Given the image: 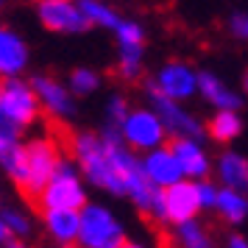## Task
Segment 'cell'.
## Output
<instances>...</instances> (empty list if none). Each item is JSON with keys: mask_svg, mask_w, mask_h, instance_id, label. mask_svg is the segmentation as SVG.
Instances as JSON below:
<instances>
[{"mask_svg": "<svg viewBox=\"0 0 248 248\" xmlns=\"http://www.w3.org/2000/svg\"><path fill=\"white\" fill-rule=\"evenodd\" d=\"M120 140L123 145L131 151H154V148H162L165 145V128L159 123V117L151 109H131L128 117L120 123Z\"/></svg>", "mask_w": 248, "mask_h": 248, "instance_id": "cell-6", "label": "cell"}, {"mask_svg": "<svg viewBox=\"0 0 248 248\" xmlns=\"http://www.w3.org/2000/svg\"><path fill=\"white\" fill-rule=\"evenodd\" d=\"M120 248H145V246H140V243H128V240H125V243H123Z\"/></svg>", "mask_w": 248, "mask_h": 248, "instance_id": "cell-32", "label": "cell"}, {"mask_svg": "<svg viewBox=\"0 0 248 248\" xmlns=\"http://www.w3.org/2000/svg\"><path fill=\"white\" fill-rule=\"evenodd\" d=\"M217 176L226 190L248 195V156L237 154V151H223L217 159Z\"/></svg>", "mask_w": 248, "mask_h": 248, "instance_id": "cell-16", "label": "cell"}, {"mask_svg": "<svg viewBox=\"0 0 248 248\" xmlns=\"http://www.w3.org/2000/svg\"><path fill=\"white\" fill-rule=\"evenodd\" d=\"M246 92H248V70H246Z\"/></svg>", "mask_w": 248, "mask_h": 248, "instance_id": "cell-33", "label": "cell"}, {"mask_svg": "<svg viewBox=\"0 0 248 248\" xmlns=\"http://www.w3.org/2000/svg\"><path fill=\"white\" fill-rule=\"evenodd\" d=\"M226 248H248V240L243 234H229L226 240Z\"/></svg>", "mask_w": 248, "mask_h": 248, "instance_id": "cell-29", "label": "cell"}, {"mask_svg": "<svg viewBox=\"0 0 248 248\" xmlns=\"http://www.w3.org/2000/svg\"><path fill=\"white\" fill-rule=\"evenodd\" d=\"M151 101H154L151 112L159 117L165 134H173V140H198V137H203V125L187 109H181L179 103L159 98V95H151Z\"/></svg>", "mask_w": 248, "mask_h": 248, "instance_id": "cell-9", "label": "cell"}, {"mask_svg": "<svg viewBox=\"0 0 248 248\" xmlns=\"http://www.w3.org/2000/svg\"><path fill=\"white\" fill-rule=\"evenodd\" d=\"M101 87V76L92 67H76L70 73V95H92Z\"/></svg>", "mask_w": 248, "mask_h": 248, "instance_id": "cell-24", "label": "cell"}, {"mask_svg": "<svg viewBox=\"0 0 248 248\" xmlns=\"http://www.w3.org/2000/svg\"><path fill=\"white\" fill-rule=\"evenodd\" d=\"M215 212L223 217L226 223L240 226L248 220V195H240L234 190H217V201H215Z\"/></svg>", "mask_w": 248, "mask_h": 248, "instance_id": "cell-18", "label": "cell"}, {"mask_svg": "<svg viewBox=\"0 0 248 248\" xmlns=\"http://www.w3.org/2000/svg\"><path fill=\"white\" fill-rule=\"evenodd\" d=\"M73 156H76V165L81 168V173L90 179V184H95L98 190L112 192V195H125V187L120 176L114 173L112 162L103 151V142L98 134H90V131H81V134L73 137Z\"/></svg>", "mask_w": 248, "mask_h": 248, "instance_id": "cell-2", "label": "cell"}, {"mask_svg": "<svg viewBox=\"0 0 248 248\" xmlns=\"http://www.w3.org/2000/svg\"><path fill=\"white\" fill-rule=\"evenodd\" d=\"M114 34H117V45H145V28L134 20H120Z\"/></svg>", "mask_w": 248, "mask_h": 248, "instance_id": "cell-25", "label": "cell"}, {"mask_svg": "<svg viewBox=\"0 0 248 248\" xmlns=\"http://www.w3.org/2000/svg\"><path fill=\"white\" fill-rule=\"evenodd\" d=\"M39 101H36L31 84L23 78H9L0 84V112L14 128H28L39 120Z\"/></svg>", "mask_w": 248, "mask_h": 248, "instance_id": "cell-5", "label": "cell"}, {"mask_svg": "<svg viewBox=\"0 0 248 248\" xmlns=\"http://www.w3.org/2000/svg\"><path fill=\"white\" fill-rule=\"evenodd\" d=\"M140 168H142V173H145V179L151 181L154 187H159V190H168V187H173V184L184 181V176H181V170H179V162H176V156L170 154L168 142H165L162 148L148 151L145 156L140 159Z\"/></svg>", "mask_w": 248, "mask_h": 248, "instance_id": "cell-10", "label": "cell"}, {"mask_svg": "<svg viewBox=\"0 0 248 248\" xmlns=\"http://www.w3.org/2000/svg\"><path fill=\"white\" fill-rule=\"evenodd\" d=\"M81 14H84V20L90 25H101V28H117L120 25V17L114 9H109L106 3H98V0H81L78 3Z\"/></svg>", "mask_w": 248, "mask_h": 248, "instance_id": "cell-21", "label": "cell"}, {"mask_svg": "<svg viewBox=\"0 0 248 248\" xmlns=\"http://www.w3.org/2000/svg\"><path fill=\"white\" fill-rule=\"evenodd\" d=\"M0 220L6 226L9 237L25 240V237L31 234V217H28L23 209H17V206H3V209H0Z\"/></svg>", "mask_w": 248, "mask_h": 248, "instance_id": "cell-23", "label": "cell"}, {"mask_svg": "<svg viewBox=\"0 0 248 248\" xmlns=\"http://www.w3.org/2000/svg\"><path fill=\"white\" fill-rule=\"evenodd\" d=\"M28 67V45L12 28H0V78H17Z\"/></svg>", "mask_w": 248, "mask_h": 248, "instance_id": "cell-14", "label": "cell"}, {"mask_svg": "<svg viewBox=\"0 0 248 248\" xmlns=\"http://www.w3.org/2000/svg\"><path fill=\"white\" fill-rule=\"evenodd\" d=\"M31 90H34L39 106H45L53 117H73L76 114V101L62 81L50 78V76H34Z\"/></svg>", "mask_w": 248, "mask_h": 248, "instance_id": "cell-12", "label": "cell"}, {"mask_svg": "<svg viewBox=\"0 0 248 248\" xmlns=\"http://www.w3.org/2000/svg\"><path fill=\"white\" fill-rule=\"evenodd\" d=\"M59 159H62L59 145L50 137H34L25 145V181H23V187H20V195H25L28 203L36 206L39 195L45 190V184L56 173Z\"/></svg>", "mask_w": 248, "mask_h": 248, "instance_id": "cell-4", "label": "cell"}, {"mask_svg": "<svg viewBox=\"0 0 248 248\" xmlns=\"http://www.w3.org/2000/svg\"><path fill=\"white\" fill-rule=\"evenodd\" d=\"M128 112H131V106H128V101H125L123 95H112L109 98V103H106V117H109L112 128H120V123L128 117Z\"/></svg>", "mask_w": 248, "mask_h": 248, "instance_id": "cell-26", "label": "cell"}, {"mask_svg": "<svg viewBox=\"0 0 248 248\" xmlns=\"http://www.w3.org/2000/svg\"><path fill=\"white\" fill-rule=\"evenodd\" d=\"M47 234L56 240L59 246L73 248L78 240V212H42Z\"/></svg>", "mask_w": 248, "mask_h": 248, "instance_id": "cell-17", "label": "cell"}, {"mask_svg": "<svg viewBox=\"0 0 248 248\" xmlns=\"http://www.w3.org/2000/svg\"><path fill=\"white\" fill-rule=\"evenodd\" d=\"M173 234H176V246L179 248H215L209 232H206L198 220H190V223L176 226Z\"/></svg>", "mask_w": 248, "mask_h": 248, "instance_id": "cell-20", "label": "cell"}, {"mask_svg": "<svg viewBox=\"0 0 248 248\" xmlns=\"http://www.w3.org/2000/svg\"><path fill=\"white\" fill-rule=\"evenodd\" d=\"M120 47V59L117 67L123 78H137L142 70V59H145V45H117Z\"/></svg>", "mask_w": 248, "mask_h": 248, "instance_id": "cell-22", "label": "cell"}, {"mask_svg": "<svg viewBox=\"0 0 248 248\" xmlns=\"http://www.w3.org/2000/svg\"><path fill=\"white\" fill-rule=\"evenodd\" d=\"M148 92L168 98L173 103H181L198 92V73L187 62H168L159 67L156 78L148 84Z\"/></svg>", "mask_w": 248, "mask_h": 248, "instance_id": "cell-7", "label": "cell"}, {"mask_svg": "<svg viewBox=\"0 0 248 248\" xmlns=\"http://www.w3.org/2000/svg\"><path fill=\"white\" fill-rule=\"evenodd\" d=\"M206 131H209L215 142H232V140L243 134V117L237 112H215Z\"/></svg>", "mask_w": 248, "mask_h": 248, "instance_id": "cell-19", "label": "cell"}, {"mask_svg": "<svg viewBox=\"0 0 248 248\" xmlns=\"http://www.w3.org/2000/svg\"><path fill=\"white\" fill-rule=\"evenodd\" d=\"M198 198H195V181H179L165 190V220L173 226L190 223L198 215Z\"/></svg>", "mask_w": 248, "mask_h": 248, "instance_id": "cell-13", "label": "cell"}, {"mask_svg": "<svg viewBox=\"0 0 248 248\" xmlns=\"http://www.w3.org/2000/svg\"><path fill=\"white\" fill-rule=\"evenodd\" d=\"M217 190L212 181H195V198H198V206L201 209H215V201H217Z\"/></svg>", "mask_w": 248, "mask_h": 248, "instance_id": "cell-27", "label": "cell"}, {"mask_svg": "<svg viewBox=\"0 0 248 248\" xmlns=\"http://www.w3.org/2000/svg\"><path fill=\"white\" fill-rule=\"evenodd\" d=\"M198 90H201V95L212 103L217 112H237L243 106V98L234 90H229L223 81L217 78L215 73H209V70L198 73Z\"/></svg>", "mask_w": 248, "mask_h": 248, "instance_id": "cell-15", "label": "cell"}, {"mask_svg": "<svg viewBox=\"0 0 248 248\" xmlns=\"http://www.w3.org/2000/svg\"><path fill=\"white\" fill-rule=\"evenodd\" d=\"M0 248H28V246H25V240H17V237H9V240H6V243H3Z\"/></svg>", "mask_w": 248, "mask_h": 248, "instance_id": "cell-30", "label": "cell"}, {"mask_svg": "<svg viewBox=\"0 0 248 248\" xmlns=\"http://www.w3.org/2000/svg\"><path fill=\"white\" fill-rule=\"evenodd\" d=\"M36 17L53 34H84V31H90V23L84 20L78 3H70V0H39Z\"/></svg>", "mask_w": 248, "mask_h": 248, "instance_id": "cell-8", "label": "cell"}, {"mask_svg": "<svg viewBox=\"0 0 248 248\" xmlns=\"http://www.w3.org/2000/svg\"><path fill=\"white\" fill-rule=\"evenodd\" d=\"M87 206V187L73 159H59L56 173L50 176L36 201L39 212H81Z\"/></svg>", "mask_w": 248, "mask_h": 248, "instance_id": "cell-1", "label": "cell"}, {"mask_svg": "<svg viewBox=\"0 0 248 248\" xmlns=\"http://www.w3.org/2000/svg\"><path fill=\"white\" fill-rule=\"evenodd\" d=\"M229 28H232V34H234L237 39H248V12L232 14V20H229Z\"/></svg>", "mask_w": 248, "mask_h": 248, "instance_id": "cell-28", "label": "cell"}, {"mask_svg": "<svg viewBox=\"0 0 248 248\" xmlns=\"http://www.w3.org/2000/svg\"><path fill=\"white\" fill-rule=\"evenodd\" d=\"M0 120H3V112H0Z\"/></svg>", "mask_w": 248, "mask_h": 248, "instance_id": "cell-34", "label": "cell"}, {"mask_svg": "<svg viewBox=\"0 0 248 248\" xmlns=\"http://www.w3.org/2000/svg\"><path fill=\"white\" fill-rule=\"evenodd\" d=\"M9 240V232H6V226H3V220H0V246Z\"/></svg>", "mask_w": 248, "mask_h": 248, "instance_id": "cell-31", "label": "cell"}, {"mask_svg": "<svg viewBox=\"0 0 248 248\" xmlns=\"http://www.w3.org/2000/svg\"><path fill=\"white\" fill-rule=\"evenodd\" d=\"M78 248H120L125 243V229L120 217L103 203H90L78 212Z\"/></svg>", "mask_w": 248, "mask_h": 248, "instance_id": "cell-3", "label": "cell"}, {"mask_svg": "<svg viewBox=\"0 0 248 248\" xmlns=\"http://www.w3.org/2000/svg\"><path fill=\"white\" fill-rule=\"evenodd\" d=\"M168 148L179 162L184 181H206L209 170H212V162H209V154L203 151L198 140H173Z\"/></svg>", "mask_w": 248, "mask_h": 248, "instance_id": "cell-11", "label": "cell"}]
</instances>
